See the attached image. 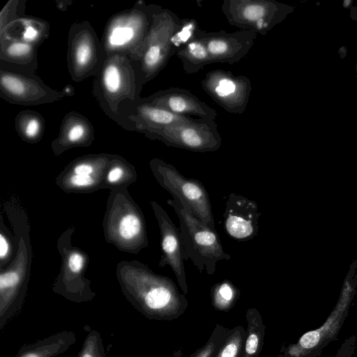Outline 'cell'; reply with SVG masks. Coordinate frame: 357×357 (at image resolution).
I'll list each match as a JSON object with an SVG mask.
<instances>
[{
    "label": "cell",
    "mask_w": 357,
    "mask_h": 357,
    "mask_svg": "<svg viewBox=\"0 0 357 357\" xmlns=\"http://www.w3.org/2000/svg\"><path fill=\"white\" fill-rule=\"evenodd\" d=\"M246 338V329L241 326L231 328V331L220 348L215 357H241Z\"/></svg>",
    "instance_id": "f546056e"
},
{
    "label": "cell",
    "mask_w": 357,
    "mask_h": 357,
    "mask_svg": "<svg viewBox=\"0 0 357 357\" xmlns=\"http://www.w3.org/2000/svg\"><path fill=\"white\" fill-rule=\"evenodd\" d=\"M4 227L1 225L0 231V269L8 266L9 261H12L17 253L20 239H13L8 237Z\"/></svg>",
    "instance_id": "d6a6232c"
},
{
    "label": "cell",
    "mask_w": 357,
    "mask_h": 357,
    "mask_svg": "<svg viewBox=\"0 0 357 357\" xmlns=\"http://www.w3.org/2000/svg\"><path fill=\"white\" fill-rule=\"evenodd\" d=\"M102 229L106 241L121 252L137 255L149 247L144 213L128 188L109 190Z\"/></svg>",
    "instance_id": "3957f363"
},
{
    "label": "cell",
    "mask_w": 357,
    "mask_h": 357,
    "mask_svg": "<svg viewBox=\"0 0 357 357\" xmlns=\"http://www.w3.org/2000/svg\"><path fill=\"white\" fill-rule=\"evenodd\" d=\"M74 227L66 229L59 237L56 248L61 256V268L52 286V291L74 303L92 301L96 293L85 273L89 264L86 252L72 243Z\"/></svg>",
    "instance_id": "ba28073f"
},
{
    "label": "cell",
    "mask_w": 357,
    "mask_h": 357,
    "mask_svg": "<svg viewBox=\"0 0 357 357\" xmlns=\"http://www.w3.org/2000/svg\"><path fill=\"white\" fill-rule=\"evenodd\" d=\"M230 331L231 328L216 324L206 342L189 357H215Z\"/></svg>",
    "instance_id": "4dcf8cb0"
},
{
    "label": "cell",
    "mask_w": 357,
    "mask_h": 357,
    "mask_svg": "<svg viewBox=\"0 0 357 357\" xmlns=\"http://www.w3.org/2000/svg\"><path fill=\"white\" fill-rule=\"evenodd\" d=\"M183 25L172 10L156 5L148 35L137 59L142 85L163 70L176 50V34Z\"/></svg>",
    "instance_id": "5b68a950"
},
{
    "label": "cell",
    "mask_w": 357,
    "mask_h": 357,
    "mask_svg": "<svg viewBox=\"0 0 357 357\" xmlns=\"http://www.w3.org/2000/svg\"><path fill=\"white\" fill-rule=\"evenodd\" d=\"M15 121L16 131L23 141L33 144L42 139L45 119L38 112L29 109L21 111Z\"/></svg>",
    "instance_id": "83f0119b"
},
{
    "label": "cell",
    "mask_w": 357,
    "mask_h": 357,
    "mask_svg": "<svg viewBox=\"0 0 357 357\" xmlns=\"http://www.w3.org/2000/svg\"><path fill=\"white\" fill-rule=\"evenodd\" d=\"M221 10L230 25L264 36L294 7L275 0H224Z\"/></svg>",
    "instance_id": "30bf717a"
},
{
    "label": "cell",
    "mask_w": 357,
    "mask_h": 357,
    "mask_svg": "<svg viewBox=\"0 0 357 357\" xmlns=\"http://www.w3.org/2000/svg\"><path fill=\"white\" fill-rule=\"evenodd\" d=\"M77 357H106L102 340L98 331H89Z\"/></svg>",
    "instance_id": "1f68e13d"
},
{
    "label": "cell",
    "mask_w": 357,
    "mask_h": 357,
    "mask_svg": "<svg viewBox=\"0 0 357 357\" xmlns=\"http://www.w3.org/2000/svg\"><path fill=\"white\" fill-rule=\"evenodd\" d=\"M114 154L92 153L70 162L55 179L64 192L92 193L104 189V180Z\"/></svg>",
    "instance_id": "4fadbf2b"
},
{
    "label": "cell",
    "mask_w": 357,
    "mask_h": 357,
    "mask_svg": "<svg viewBox=\"0 0 357 357\" xmlns=\"http://www.w3.org/2000/svg\"><path fill=\"white\" fill-rule=\"evenodd\" d=\"M260 215L256 202L231 192L227 197L223 213L225 231L235 240H251L258 233Z\"/></svg>",
    "instance_id": "d6986e66"
},
{
    "label": "cell",
    "mask_w": 357,
    "mask_h": 357,
    "mask_svg": "<svg viewBox=\"0 0 357 357\" xmlns=\"http://www.w3.org/2000/svg\"><path fill=\"white\" fill-rule=\"evenodd\" d=\"M66 95L47 86L35 73L1 68L0 96L10 103L38 105L58 101Z\"/></svg>",
    "instance_id": "5bb4252c"
},
{
    "label": "cell",
    "mask_w": 357,
    "mask_h": 357,
    "mask_svg": "<svg viewBox=\"0 0 357 357\" xmlns=\"http://www.w3.org/2000/svg\"><path fill=\"white\" fill-rule=\"evenodd\" d=\"M155 7L140 1L132 8L111 17L101 41L106 56L125 54L137 61L151 28Z\"/></svg>",
    "instance_id": "8992f818"
},
{
    "label": "cell",
    "mask_w": 357,
    "mask_h": 357,
    "mask_svg": "<svg viewBox=\"0 0 357 357\" xmlns=\"http://www.w3.org/2000/svg\"><path fill=\"white\" fill-rule=\"evenodd\" d=\"M143 99L180 116L215 121L218 115L213 108L189 90L183 88L171 87L159 90Z\"/></svg>",
    "instance_id": "ffe728a7"
},
{
    "label": "cell",
    "mask_w": 357,
    "mask_h": 357,
    "mask_svg": "<svg viewBox=\"0 0 357 357\" xmlns=\"http://www.w3.org/2000/svg\"><path fill=\"white\" fill-rule=\"evenodd\" d=\"M203 91L226 112L243 114L249 102L251 82L245 75L215 69L208 72L201 82Z\"/></svg>",
    "instance_id": "2e32d148"
},
{
    "label": "cell",
    "mask_w": 357,
    "mask_h": 357,
    "mask_svg": "<svg viewBox=\"0 0 357 357\" xmlns=\"http://www.w3.org/2000/svg\"><path fill=\"white\" fill-rule=\"evenodd\" d=\"M146 137L167 146L201 153L215 151L222 144L215 121L197 118L169 125Z\"/></svg>",
    "instance_id": "7c38bea8"
},
{
    "label": "cell",
    "mask_w": 357,
    "mask_h": 357,
    "mask_svg": "<svg viewBox=\"0 0 357 357\" xmlns=\"http://www.w3.org/2000/svg\"><path fill=\"white\" fill-rule=\"evenodd\" d=\"M48 24L34 17H19L1 29L0 36L17 39L38 47L48 36Z\"/></svg>",
    "instance_id": "603a6c76"
},
{
    "label": "cell",
    "mask_w": 357,
    "mask_h": 357,
    "mask_svg": "<svg viewBox=\"0 0 357 357\" xmlns=\"http://www.w3.org/2000/svg\"><path fill=\"white\" fill-rule=\"evenodd\" d=\"M197 31L181 44L175 53L188 74L198 73L206 65L213 63L206 45Z\"/></svg>",
    "instance_id": "d4e9b609"
},
{
    "label": "cell",
    "mask_w": 357,
    "mask_h": 357,
    "mask_svg": "<svg viewBox=\"0 0 357 357\" xmlns=\"http://www.w3.org/2000/svg\"><path fill=\"white\" fill-rule=\"evenodd\" d=\"M351 17L357 21V7H353L351 9Z\"/></svg>",
    "instance_id": "836d02e7"
},
{
    "label": "cell",
    "mask_w": 357,
    "mask_h": 357,
    "mask_svg": "<svg viewBox=\"0 0 357 357\" xmlns=\"http://www.w3.org/2000/svg\"><path fill=\"white\" fill-rule=\"evenodd\" d=\"M172 197L167 202L174 208L179 220L184 260L190 259L200 273L205 270L207 274L213 275L216 263L230 259L231 255L224 251L215 229L195 216L184 202Z\"/></svg>",
    "instance_id": "277c9868"
},
{
    "label": "cell",
    "mask_w": 357,
    "mask_h": 357,
    "mask_svg": "<svg viewBox=\"0 0 357 357\" xmlns=\"http://www.w3.org/2000/svg\"><path fill=\"white\" fill-rule=\"evenodd\" d=\"M94 128L89 120L76 112H70L63 118L58 137L51 147L55 155L75 147H88L94 140Z\"/></svg>",
    "instance_id": "44dd1931"
},
{
    "label": "cell",
    "mask_w": 357,
    "mask_h": 357,
    "mask_svg": "<svg viewBox=\"0 0 357 357\" xmlns=\"http://www.w3.org/2000/svg\"><path fill=\"white\" fill-rule=\"evenodd\" d=\"M197 35L206 45L213 63L234 64L250 52L257 34L252 31L207 32L199 28Z\"/></svg>",
    "instance_id": "ac0fdd59"
},
{
    "label": "cell",
    "mask_w": 357,
    "mask_h": 357,
    "mask_svg": "<svg viewBox=\"0 0 357 357\" xmlns=\"http://www.w3.org/2000/svg\"><path fill=\"white\" fill-rule=\"evenodd\" d=\"M149 166L162 188L187 204L195 216L215 229L208 192L199 180L185 177L172 164L160 158L151 159Z\"/></svg>",
    "instance_id": "9c48e42d"
},
{
    "label": "cell",
    "mask_w": 357,
    "mask_h": 357,
    "mask_svg": "<svg viewBox=\"0 0 357 357\" xmlns=\"http://www.w3.org/2000/svg\"><path fill=\"white\" fill-rule=\"evenodd\" d=\"M137 178L135 166L119 155L114 154L104 180V189L128 188Z\"/></svg>",
    "instance_id": "484cf974"
},
{
    "label": "cell",
    "mask_w": 357,
    "mask_h": 357,
    "mask_svg": "<svg viewBox=\"0 0 357 357\" xmlns=\"http://www.w3.org/2000/svg\"><path fill=\"white\" fill-rule=\"evenodd\" d=\"M33 258L29 227L26 218L21 227L15 258L0 269V329L22 308L28 289Z\"/></svg>",
    "instance_id": "52a82bcc"
},
{
    "label": "cell",
    "mask_w": 357,
    "mask_h": 357,
    "mask_svg": "<svg viewBox=\"0 0 357 357\" xmlns=\"http://www.w3.org/2000/svg\"><path fill=\"white\" fill-rule=\"evenodd\" d=\"M116 275L127 301L149 319L174 320L188 308L185 295L171 278L155 273L137 260L119 261Z\"/></svg>",
    "instance_id": "6da1fadb"
},
{
    "label": "cell",
    "mask_w": 357,
    "mask_h": 357,
    "mask_svg": "<svg viewBox=\"0 0 357 357\" xmlns=\"http://www.w3.org/2000/svg\"><path fill=\"white\" fill-rule=\"evenodd\" d=\"M150 203L160 234L162 255L159 267L169 266L171 268L183 293L186 295L188 293V287L184 268V250L180 230L158 202L151 201Z\"/></svg>",
    "instance_id": "e0dca14e"
},
{
    "label": "cell",
    "mask_w": 357,
    "mask_h": 357,
    "mask_svg": "<svg viewBox=\"0 0 357 357\" xmlns=\"http://www.w3.org/2000/svg\"><path fill=\"white\" fill-rule=\"evenodd\" d=\"M106 58L102 43L89 22H77L71 26L68 36L67 64L73 81L96 77Z\"/></svg>",
    "instance_id": "8fae6325"
},
{
    "label": "cell",
    "mask_w": 357,
    "mask_h": 357,
    "mask_svg": "<svg viewBox=\"0 0 357 357\" xmlns=\"http://www.w3.org/2000/svg\"><path fill=\"white\" fill-rule=\"evenodd\" d=\"M73 331H63L20 348L15 357H56L74 344Z\"/></svg>",
    "instance_id": "cb8c5ba5"
},
{
    "label": "cell",
    "mask_w": 357,
    "mask_h": 357,
    "mask_svg": "<svg viewBox=\"0 0 357 357\" xmlns=\"http://www.w3.org/2000/svg\"><path fill=\"white\" fill-rule=\"evenodd\" d=\"M142 86L137 62L128 54H115L107 56L93 93L104 112L122 126L120 107L139 100Z\"/></svg>",
    "instance_id": "7a4b0ae2"
},
{
    "label": "cell",
    "mask_w": 357,
    "mask_h": 357,
    "mask_svg": "<svg viewBox=\"0 0 357 357\" xmlns=\"http://www.w3.org/2000/svg\"><path fill=\"white\" fill-rule=\"evenodd\" d=\"M1 68L35 73L38 68L37 47L17 39L0 36Z\"/></svg>",
    "instance_id": "7402d4cb"
},
{
    "label": "cell",
    "mask_w": 357,
    "mask_h": 357,
    "mask_svg": "<svg viewBox=\"0 0 357 357\" xmlns=\"http://www.w3.org/2000/svg\"><path fill=\"white\" fill-rule=\"evenodd\" d=\"M354 288L347 281L339 301L325 323L303 334L297 342L283 347L278 357H313L338 333L347 314Z\"/></svg>",
    "instance_id": "9a60e30c"
},
{
    "label": "cell",
    "mask_w": 357,
    "mask_h": 357,
    "mask_svg": "<svg viewBox=\"0 0 357 357\" xmlns=\"http://www.w3.org/2000/svg\"><path fill=\"white\" fill-rule=\"evenodd\" d=\"M351 5H352V1H350V0H344L342 3L343 7L345 8L351 7Z\"/></svg>",
    "instance_id": "e575fe53"
},
{
    "label": "cell",
    "mask_w": 357,
    "mask_h": 357,
    "mask_svg": "<svg viewBox=\"0 0 357 357\" xmlns=\"http://www.w3.org/2000/svg\"><path fill=\"white\" fill-rule=\"evenodd\" d=\"M240 290L229 280L215 283L211 289V300L213 307L221 312H228L237 303Z\"/></svg>",
    "instance_id": "f1b7e54d"
},
{
    "label": "cell",
    "mask_w": 357,
    "mask_h": 357,
    "mask_svg": "<svg viewBox=\"0 0 357 357\" xmlns=\"http://www.w3.org/2000/svg\"><path fill=\"white\" fill-rule=\"evenodd\" d=\"M246 338L241 357H259L264 345L266 326L259 312L254 307L245 312Z\"/></svg>",
    "instance_id": "4316f807"
}]
</instances>
